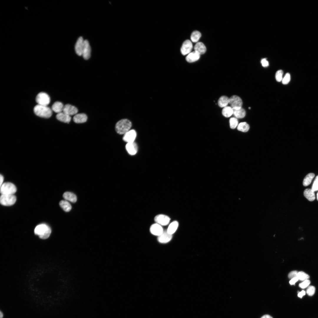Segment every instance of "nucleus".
Returning <instances> with one entry per match:
<instances>
[{
    "label": "nucleus",
    "instance_id": "nucleus-28",
    "mask_svg": "<svg viewBox=\"0 0 318 318\" xmlns=\"http://www.w3.org/2000/svg\"><path fill=\"white\" fill-rule=\"evenodd\" d=\"M223 115L226 117H230L233 114V110L231 106H226L223 107L222 111Z\"/></svg>",
    "mask_w": 318,
    "mask_h": 318
},
{
    "label": "nucleus",
    "instance_id": "nucleus-7",
    "mask_svg": "<svg viewBox=\"0 0 318 318\" xmlns=\"http://www.w3.org/2000/svg\"><path fill=\"white\" fill-rule=\"evenodd\" d=\"M233 109H238L242 107V101L239 96L234 95L229 98V103Z\"/></svg>",
    "mask_w": 318,
    "mask_h": 318
},
{
    "label": "nucleus",
    "instance_id": "nucleus-22",
    "mask_svg": "<svg viewBox=\"0 0 318 318\" xmlns=\"http://www.w3.org/2000/svg\"><path fill=\"white\" fill-rule=\"evenodd\" d=\"M64 106L61 102L57 101L52 105L51 109L55 112L59 113L63 112Z\"/></svg>",
    "mask_w": 318,
    "mask_h": 318
},
{
    "label": "nucleus",
    "instance_id": "nucleus-42",
    "mask_svg": "<svg viewBox=\"0 0 318 318\" xmlns=\"http://www.w3.org/2000/svg\"><path fill=\"white\" fill-rule=\"evenodd\" d=\"M305 292L304 290H302L300 292H298V296L301 298H302L303 296L305 295Z\"/></svg>",
    "mask_w": 318,
    "mask_h": 318
},
{
    "label": "nucleus",
    "instance_id": "nucleus-19",
    "mask_svg": "<svg viewBox=\"0 0 318 318\" xmlns=\"http://www.w3.org/2000/svg\"><path fill=\"white\" fill-rule=\"evenodd\" d=\"M200 56V54L194 51L188 54L186 57V60L188 62L191 63L199 59Z\"/></svg>",
    "mask_w": 318,
    "mask_h": 318
},
{
    "label": "nucleus",
    "instance_id": "nucleus-32",
    "mask_svg": "<svg viewBox=\"0 0 318 318\" xmlns=\"http://www.w3.org/2000/svg\"><path fill=\"white\" fill-rule=\"evenodd\" d=\"M297 277L300 280L304 281L308 279L309 278V276L305 272L300 271L298 272Z\"/></svg>",
    "mask_w": 318,
    "mask_h": 318
},
{
    "label": "nucleus",
    "instance_id": "nucleus-17",
    "mask_svg": "<svg viewBox=\"0 0 318 318\" xmlns=\"http://www.w3.org/2000/svg\"><path fill=\"white\" fill-rule=\"evenodd\" d=\"M126 149L130 154L133 155L137 153L138 147L136 144L134 142L129 143H127L126 145Z\"/></svg>",
    "mask_w": 318,
    "mask_h": 318
},
{
    "label": "nucleus",
    "instance_id": "nucleus-27",
    "mask_svg": "<svg viewBox=\"0 0 318 318\" xmlns=\"http://www.w3.org/2000/svg\"><path fill=\"white\" fill-rule=\"evenodd\" d=\"M59 204L61 208L65 212H69L71 209V205L67 200H61L59 202Z\"/></svg>",
    "mask_w": 318,
    "mask_h": 318
},
{
    "label": "nucleus",
    "instance_id": "nucleus-10",
    "mask_svg": "<svg viewBox=\"0 0 318 318\" xmlns=\"http://www.w3.org/2000/svg\"><path fill=\"white\" fill-rule=\"evenodd\" d=\"M150 231L151 234L158 236L161 234L164 231L162 226L156 223L151 226Z\"/></svg>",
    "mask_w": 318,
    "mask_h": 318
},
{
    "label": "nucleus",
    "instance_id": "nucleus-46",
    "mask_svg": "<svg viewBox=\"0 0 318 318\" xmlns=\"http://www.w3.org/2000/svg\"><path fill=\"white\" fill-rule=\"evenodd\" d=\"M317 200L318 201V192H317Z\"/></svg>",
    "mask_w": 318,
    "mask_h": 318
},
{
    "label": "nucleus",
    "instance_id": "nucleus-40",
    "mask_svg": "<svg viewBox=\"0 0 318 318\" xmlns=\"http://www.w3.org/2000/svg\"><path fill=\"white\" fill-rule=\"evenodd\" d=\"M261 63L262 66L264 67H268L269 65V62L266 58L262 59L261 61Z\"/></svg>",
    "mask_w": 318,
    "mask_h": 318
},
{
    "label": "nucleus",
    "instance_id": "nucleus-26",
    "mask_svg": "<svg viewBox=\"0 0 318 318\" xmlns=\"http://www.w3.org/2000/svg\"><path fill=\"white\" fill-rule=\"evenodd\" d=\"M233 110V114L234 116L238 118H244L246 115V112L244 109L241 108Z\"/></svg>",
    "mask_w": 318,
    "mask_h": 318
},
{
    "label": "nucleus",
    "instance_id": "nucleus-47",
    "mask_svg": "<svg viewBox=\"0 0 318 318\" xmlns=\"http://www.w3.org/2000/svg\"><path fill=\"white\" fill-rule=\"evenodd\" d=\"M250 108H251L250 107H249V109H250Z\"/></svg>",
    "mask_w": 318,
    "mask_h": 318
},
{
    "label": "nucleus",
    "instance_id": "nucleus-16",
    "mask_svg": "<svg viewBox=\"0 0 318 318\" xmlns=\"http://www.w3.org/2000/svg\"><path fill=\"white\" fill-rule=\"evenodd\" d=\"M87 117L84 113H77L73 117V120L74 122L82 123L85 122L87 120Z\"/></svg>",
    "mask_w": 318,
    "mask_h": 318
},
{
    "label": "nucleus",
    "instance_id": "nucleus-41",
    "mask_svg": "<svg viewBox=\"0 0 318 318\" xmlns=\"http://www.w3.org/2000/svg\"><path fill=\"white\" fill-rule=\"evenodd\" d=\"M299 279L297 277L293 278L291 279L289 281V284L291 285L294 284Z\"/></svg>",
    "mask_w": 318,
    "mask_h": 318
},
{
    "label": "nucleus",
    "instance_id": "nucleus-45",
    "mask_svg": "<svg viewBox=\"0 0 318 318\" xmlns=\"http://www.w3.org/2000/svg\"><path fill=\"white\" fill-rule=\"evenodd\" d=\"M3 317V314L2 312L1 311L0 313V318H2Z\"/></svg>",
    "mask_w": 318,
    "mask_h": 318
},
{
    "label": "nucleus",
    "instance_id": "nucleus-39",
    "mask_svg": "<svg viewBox=\"0 0 318 318\" xmlns=\"http://www.w3.org/2000/svg\"><path fill=\"white\" fill-rule=\"evenodd\" d=\"M298 272L296 271H291L288 274V277L290 279L297 277Z\"/></svg>",
    "mask_w": 318,
    "mask_h": 318
},
{
    "label": "nucleus",
    "instance_id": "nucleus-38",
    "mask_svg": "<svg viewBox=\"0 0 318 318\" xmlns=\"http://www.w3.org/2000/svg\"><path fill=\"white\" fill-rule=\"evenodd\" d=\"M310 283V281L308 279L304 281L303 282L300 283L299 284V286L302 289H304L308 287Z\"/></svg>",
    "mask_w": 318,
    "mask_h": 318
},
{
    "label": "nucleus",
    "instance_id": "nucleus-11",
    "mask_svg": "<svg viewBox=\"0 0 318 318\" xmlns=\"http://www.w3.org/2000/svg\"><path fill=\"white\" fill-rule=\"evenodd\" d=\"M91 47L88 41L87 40H84L82 55L84 59L87 60L90 58L91 56Z\"/></svg>",
    "mask_w": 318,
    "mask_h": 318
},
{
    "label": "nucleus",
    "instance_id": "nucleus-1",
    "mask_svg": "<svg viewBox=\"0 0 318 318\" xmlns=\"http://www.w3.org/2000/svg\"><path fill=\"white\" fill-rule=\"evenodd\" d=\"M34 232L40 238L45 239L49 237L51 230L50 227L47 225L42 224L36 226L34 229Z\"/></svg>",
    "mask_w": 318,
    "mask_h": 318
},
{
    "label": "nucleus",
    "instance_id": "nucleus-24",
    "mask_svg": "<svg viewBox=\"0 0 318 318\" xmlns=\"http://www.w3.org/2000/svg\"><path fill=\"white\" fill-rule=\"evenodd\" d=\"M178 226V222L177 221H173L169 224L167 231L169 234L172 235L176 231Z\"/></svg>",
    "mask_w": 318,
    "mask_h": 318
},
{
    "label": "nucleus",
    "instance_id": "nucleus-9",
    "mask_svg": "<svg viewBox=\"0 0 318 318\" xmlns=\"http://www.w3.org/2000/svg\"><path fill=\"white\" fill-rule=\"evenodd\" d=\"M193 48L192 42L189 40L185 41L183 44L180 49L181 52L183 55L189 54Z\"/></svg>",
    "mask_w": 318,
    "mask_h": 318
},
{
    "label": "nucleus",
    "instance_id": "nucleus-18",
    "mask_svg": "<svg viewBox=\"0 0 318 318\" xmlns=\"http://www.w3.org/2000/svg\"><path fill=\"white\" fill-rule=\"evenodd\" d=\"M57 119L59 120L66 123H68L71 120V116L67 115L63 112L57 113L56 116Z\"/></svg>",
    "mask_w": 318,
    "mask_h": 318
},
{
    "label": "nucleus",
    "instance_id": "nucleus-12",
    "mask_svg": "<svg viewBox=\"0 0 318 318\" xmlns=\"http://www.w3.org/2000/svg\"><path fill=\"white\" fill-rule=\"evenodd\" d=\"M78 112L77 108L70 104H67L64 106L63 112L70 116L77 114Z\"/></svg>",
    "mask_w": 318,
    "mask_h": 318
},
{
    "label": "nucleus",
    "instance_id": "nucleus-37",
    "mask_svg": "<svg viewBox=\"0 0 318 318\" xmlns=\"http://www.w3.org/2000/svg\"><path fill=\"white\" fill-rule=\"evenodd\" d=\"M311 189L314 192L318 191V175L315 179Z\"/></svg>",
    "mask_w": 318,
    "mask_h": 318
},
{
    "label": "nucleus",
    "instance_id": "nucleus-44",
    "mask_svg": "<svg viewBox=\"0 0 318 318\" xmlns=\"http://www.w3.org/2000/svg\"><path fill=\"white\" fill-rule=\"evenodd\" d=\"M261 318H273L271 316L269 315H265L263 316Z\"/></svg>",
    "mask_w": 318,
    "mask_h": 318
},
{
    "label": "nucleus",
    "instance_id": "nucleus-3",
    "mask_svg": "<svg viewBox=\"0 0 318 318\" xmlns=\"http://www.w3.org/2000/svg\"><path fill=\"white\" fill-rule=\"evenodd\" d=\"M52 110L47 106L38 104L34 108V113L37 115L44 118H49L52 115Z\"/></svg>",
    "mask_w": 318,
    "mask_h": 318
},
{
    "label": "nucleus",
    "instance_id": "nucleus-23",
    "mask_svg": "<svg viewBox=\"0 0 318 318\" xmlns=\"http://www.w3.org/2000/svg\"><path fill=\"white\" fill-rule=\"evenodd\" d=\"M314 192L311 189L307 188L304 191V195L309 201H312L315 198Z\"/></svg>",
    "mask_w": 318,
    "mask_h": 318
},
{
    "label": "nucleus",
    "instance_id": "nucleus-34",
    "mask_svg": "<svg viewBox=\"0 0 318 318\" xmlns=\"http://www.w3.org/2000/svg\"><path fill=\"white\" fill-rule=\"evenodd\" d=\"M283 71L281 70H278L276 72L275 74V78L277 82H280L282 81L283 78Z\"/></svg>",
    "mask_w": 318,
    "mask_h": 318
},
{
    "label": "nucleus",
    "instance_id": "nucleus-35",
    "mask_svg": "<svg viewBox=\"0 0 318 318\" xmlns=\"http://www.w3.org/2000/svg\"><path fill=\"white\" fill-rule=\"evenodd\" d=\"M315 291V287L313 286H310L307 289L306 292L309 296H311L314 294Z\"/></svg>",
    "mask_w": 318,
    "mask_h": 318
},
{
    "label": "nucleus",
    "instance_id": "nucleus-13",
    "mask_svg": "<svg viewBox=\"0 0 318 318\" xmlns=\"http://www.w3.org/2000/svg\"><path fill=\"white\" fill-rule=\"evenodd\" d=\"M136 136V131L133 130H130L124 134L123 139L127 143L134 142Z\"/></svg>",
    "mask_w": 318,
    "mask_h": 318
},
{
    "label": "nucleus",
    "instance_id": "nucleus-4",
    "mask_svg": "<svg viewBox=\"0 0 318 318\" xmlns=\"http://www.w3.org/2000/svg\"><path fill=\"white\" fill-rule=\"evenodd\" d=\"M16 190L15 185L10 182L4 183L0 186V193L1 194L14 195Z\"/></svg>",
    "mask_w": 318,
    "mask_h": 318
},
{
    "label": "nucleus",
    "instance_id": "nucleus-36",
    "mask_svg": "<svg viewBox=\"0 0 318 318\" xmlns=\"http://www.w3.org/2000/svg\"><path fill=\"white\" fill-rule=\"evenodd\" d=\"M290 78L291 77L290 74L289 73H286L282 80V84L284 85L288 84L290 81Z\"/></svg>",
    "mask_w": 318,
    "mask_h": 318
},
{
    "label": "nucleus",
    "instance_id": "nucleus-2",
    "mask_svg": "<svg viewBox=\"0 0 318 318\" xmlns=\"http://www.w3.org/2000/svg\"><path fill=\"white\" fill-rule=\"evenodd\" d=\"M131 122L127 119H123L119 121L115 125V130L120 134H124L128 131L132 126Z\"/></svg>",
    "mask_w": 318,
    "mask_h": 318
},
{
    "label": "nucleus",
    "instance_id": "nucleus-25",
    "mask_svg": "<svg viewBox=\"0 0 318 318\" xmlns=\"http://www.w3.org/2000/svg\"><path fill=\"white\" fill-rule=\"evenodd\" d=\"M229 98L226 96H221L218 101V105L221 107H224L227 106L229 103Z\"/></svg>",
    "mask_w": 318,
    "mask_h": 318
},
{
    "label": "nucleus",
    "instance_id": "nucleus-8",
    "mask_svg": "<svg viewBox=\"0 0 318 318\" xmlns=\"http://www.w3.org/2000/svg\"><path fill=\"white\" fill-rule=\"evenodd\" d=\"M154 220L156 223L161 226H164L169 224L170 219L167 215L160 214L155 216Z\"/></svg>",
    "mask_w": 318,
    "mask_h": 318
},
{
    "label": "nucleus",
    "instance_id": "nucleus-6",
    "mask_svg": "<svg viewBox=\"0 0 318 318\" xmlns=\"http://www.w3.org/2000/svg\"><path fill=\"white\" fill-rule=\"evenodd\" d=\"M36 100L38 105L46 106L49 105L50 101L49 95L44 92H41L37 94L36 98Z\"/></svg>",
    "mask_w": 318,
    "mask_h": 318
},
{
    "label": "nucleus",
    "instance_id": "nucleus-31",
    "mask_svg": "<svg viewBox=\"0 0 318 318\" xmlns=\"http://www.w3.org/2000/svg\"><path fill=\"white\" fill-rule=\"evenodd\" d=\"M201 36V33L198 31H195L191 34V39L192 42H197Z\"/></svg>",
    "mask_w": 318,
    "mask_h": 318
},
{
    "label": "nucleus",
    "instance_id": "nucleus-43",
    "mask_svg": "<svg viewBox=\"0 0 318 318\" xmlns=\"http://www.w3.org/2000/svg\"><path fill=\"white\" fill-rule=\"evenodd\" d=\"M4 178L3 176L2 175H1V174H0V186H1L2 185V184L3 183V181H4Z\"/></svg>",
    "mask_w": 318,
    "mask_h": 318
},
{
    "label": "nucleus",
    "instance_id": "nucleus-30",
    "mask_svg": "<svg viewBox=\"0 0 318 318\" xmlns=\"http://www.w3.org/2000/svg\"><path fill=\"white\" fill-rule=\"evenodd\" d=\"M250 128L249 125L245 122H241L238 124L237 128L238 130L244 132H247Z\"/></svg>",
    "mask_w": 318,
    "mask_h": 318
},
{
    "label": "nucleus",
    "instance_id": "nucleus-5",
    "mask_svg": "<svg viewBox=\"0 0 318 318\" xmlns=\"http://www.w3.org/2000/svg\"><path fill=\"white\" fill-rule=\"evenodd\" d=\"M16 201V197L14 195L1 194L0 198V203L3 206H9L13 205Z\"/></svg>",
    "mask_w": 318,
    "mask_h": 318
},
{
    "label": "nucleus",
    "instance_id": "nucleus-21",
    "mask_svg": "<svg viewBox=\"0 0 318 318\" xmlns=\"http://www.w3.org/2000/svg\"><path fill=\"white\" fill-rule=\"evenodd\" d=\"M195 51L200 54H204L206 50V48L204 44L201 42H197L194 47Z\"/></svg>",
    "mask_w": 318,
    "mask_h": 318
},
{
    "label": "nucleus",
    "instance_id": "nucleus-14",
    "mask_svg": "<svg viewBox=\"0 0 318 318\" xmlns=\"http://www.w3.org/2000/svg\"><path fill=\"white\" fill-rule=\"evenodd\" d=\"M172 235L169 234L166 231H164L163 233L158 236V241L161 243H166L172 239Z\"/></svg>",
    "mask_w": 318,
    "mask_h": 318
},
{
    "label": "nucleus",
    "instance_id": "nucleus-15",
    "mask_svg": "<svg viewBox=\"0 0 318 318\" xmlns=\"http://www.w3.org/2000/svg\"><path fill=\"white\" fill-rule=\"evenodd\" d=\"M84 41L82 37H80L78 38L75 45V52L76 54L79 56L82 55Z\"/></svg>",
    "mask_w": 318,
    "mask_h": 318
},
{
    "label": "nucleus",
    "instance_id": "nucleus-33",
    "mask_svg": "<svg viewBox=\"0 0 318 318\" xmlns=\"http://www.w3.org/2000/svg\"><path fill=\"white\" fill-rule=\"evenodd\" d=\"M230 126L232 129H234L238 125V121L236 117H232L229 120Z\"/></svg>",
    "mask_w": 318,
    "mask_h": 318
},
{
    "label": "nucleus",
    "instance_id": "nucleus-20",
    "mask_svg": "<svg viewBox=\"0 0 318 318\" xmlns=\"http://www.w3.org/2000/svg\"><path fill=\"white\" fill-rule=\"evenodd\" d=\"M63 196L66 200L69 201L72 203H74L77 201V197L76 195L74 193L71 192H65L63 194Z\"/></svg>",
    "mask_w": 318,
    "mask_h": 318
},
{
    "label": "nucleus",
    "instance_id": "nucleus-29",
    "mask_svg": "<svg viewBox=\"0 0 318 318\" xmlns=\"http://www.w3.org/2000/svg\"><path fill=\"white\" fill-rule=\"evenodd\" d=\"M315 176V174L313 173L308 174L304 178L303 184L305 186H307L311 183L313 179Z\"/></svg>",
    "mask_w": 318,
    "mask_h": 318
}]
</instances>
